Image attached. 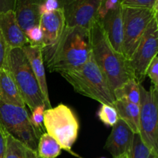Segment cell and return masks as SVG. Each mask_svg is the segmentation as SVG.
Listing matches in <instances>:
<instances>
[{"label": "cell", "mask_w": 158, "mask_h": 158, "mask_svg": "<svg viewBox=\"0 0 158 158\" xmlns=\"http://www.w3.org/2000/svg\"><path fill=\"white\" fill-rule=\"evenodd\" d=\"M91 53L89 29L66 26L55 45L42 49L44 64L50 72L64 73L83 66Z\"/></svg>", "instance_id": "cell-1"}, {"label": "cell", "mask_w": 158, "mask_h": 158, "mask_svg": "<svg viewBox=\"0 0 158 158\" xmlns=\"http://www.w3.org/2000/svg\"><path fill=\"white\" fill-rule=\"evenodd\" d=\"M89 32L94 60L106 76L114 93L128 80L134 78L129 60L112 47L99 17L92 22Z\"/></svg>", "instance_id": "cell-2"}, {"label": "cell", "mask_w": 158, "mask_h": 158, "mask_svg": "<svg viewBox=\"0 0 158 158\" xmlns=\"http://www.w3.org/2000/svg\"><path fill=\"white\" fill-rule=\"evenodd\" d=\"M61 76L78 94L101 104L114 105L116 100L114 93L106 76L96 63L92 52L83 66Z\"/></svg>", "instance_id": "cell-3"}, {"label": "cell", "mask_w": 158, "mask_h": 158, "mask_svg": "<svg viewBox=\"0 0 158 158\" xmlns=\"http://www.w3.org/2000/svg\"><path fill=\"white\" fill-rule=\"evenodd\" d=\"M5 67L12 74L25 104L31 111L40 105L46 106L36 77L22 48L9 49Z\"/></svg>", "instance_id": "cell-4"}, {"label": "cell", "mask_w": 158, "mask_h": 158, "mask_svg": "<svg viewBox=\"0 0 158 158\" xmlns=\"http://www.w3.org/2000/svg\"><path fill=\"white\" fill-rule=\"evenodd\" d=\"M43 124L46 133L56 140L62 150L80 157L72 151V147L78 137L80 125L77 116L69 106L60 103L55 107L46 109Z\"/></svg>", "instance_id": "cell-5"}, {"label": "cell", "mask_w": 158, "mask_h": 158, "mask_svg": "<svg viewBox=\"0 0 158 158\" xmlns=\"http://www.w3.org/2000/svg\"><path fill=\"white\" fill-rule=\"evenodd\" d=\"M0 124L14 138L32 151H37L40 134L31 123L26 106H15L0 100Z\"/></svg>", "instance_id": "cell-6"}, {"label": "cell", "mask_w": 158, "mask_h": 158, "mask_svg": "<svg viewBox=\"0 0 158 158\" xmlns=\"http://www.w3.org/2000/svg\"><path fill=\"white\" fill-rule=\"evenodd\" d=\"M158 9L122 6L123 18V55L127 60L140 43L148 26L155 17Z\"/></svg>", "instance_id": "cell-7"}, {"label": "cell", "mask_w": 158, "mask_h": 158, "mask_svg": "<svg viewBox=\"0 0 158 158\" xmlns=\"http://www.w3.org/2000/svg\"><path fill=\"white\" fill-rule=\"evenodd\" d=\"M140 100V135L145 145L158 156V89L151 86L147 90L139 86Z\"/></svg>", "instance_id": "cell-8"}, {"label": "cell", "mask_w": 158, "mask_h": 158, "mask_svg": "<svg viewBox=\"0 0 158 158\" xmlns=\"http://www.w3.org/2000/svg\"><path fill=\"white\" fill-rule=\"evenodd\" d=\"M157 17L151 21L142 36L140 43L129 59L135 80L141 84L146 77V72L151 60L157 55Z\"/></svg>", "instance_id": "cell-9"}, {"label": "cell", "mask_w": 158, "mask_h": 158, "mask_svg": "<svg viewBox=\"0 0 158 158\" xmlns=\"http://www.w3.org/2000/svg\"><path fill=\"white\" fill-rule=\"evenodd\" d=\"M102 0H62V9L66 26H80L89 29L98 16Z\"/></svg>", "instance_id": "cell-10"}, {"label": "cell", "mask_w": 158, "mask_h": 158, "mask_svg": "<svg viewBox=\"0 0 158 158\" xmlns=\"http://www.w3.org/2000/svg\"><path fill=\"white\" fill-rule=\"evenodd\" d=\"M134 134L122 120L119 119L105 143L106 149L114 158H128L134 141Z\"/></svg>", "instance_id": "cell-11"}, {"label": "cell", "mask_w": 158, "mask_h": 158, "mask_svg": "<svg viewBox=\"0 0 158 158\" xmlns=\"http://www.w3.org/2000/svg\"><path fill=\"white\" fill-rule=\"evenodd\" d=\"M40 26L43 34L42 49H47L55 45L66 27L63 9H56L43 14L40 18Z\"/></svg>", "instance_id": "cell-12"}, {"label": "cell", "mask_w": 158, "mask_h": 158, "mask_svg": "<svg viewBox=\"0 0 158 158\" xmlns=\"http://www.w3.org/2000/svg\"><path fill=\"white\" fill-rule=\"evenodd\" d=\"M100 21L105 34L112 47L117 52L123 54V18L122 6L120 4L108 11Z\"/></svg>", "instance_id": "cell-13"}, {"label": "cell", "mask_w": 158, "mask_h": 158, "mask_svg": "<svg viewBox=\"0 0 158 158\" xmlns=\"http://www.w3.org/2000/svg\"><path fill=\"white\" fill-rule=\"evenodd\" d=\"M22 49L26 54L28 61L32 69V72L36 77L39 86L46 101V107H52L50 104V100H49L47 83H46V71H45V64L43 61V54H42V47L40 46L29 43L23 46Z\"/></svg>", "instance_id": "cell-14"}, {"label": "cell", "mask_w": 158, "mask_h": 158, "mask_svg": "<svg viewBox=\"0 0 158 158\" xmlns=\"http://www.w3.org/2000/svg\"><path fill=\"white\" fill-rule=\"evenodd\" d=\"M0 31L9 49L23 48L29 43L17 23L13 11L0 12Z\"/></svg>", "instance_id": "cell-15"}, {"label": "cell", "mask_w": 158, "mask_h": 158, "mask_svg": "<svg viewBox=\"0 0 158 158\" xmlns=\"http://www.w3.org/2000/svg\"><path fill=\"white\" fill-rule=\"evenodd\" d=\"M40 4L41 0H15L13 12L19 26L24 32L40 25Z\"/></svg>", "instance_id": "cell-16"}, {"label": "cell", "mask_w": 158, "mask_h": 158, "mask_svg": "<svg viewBox=\"0 0 158 158\" xmlns=\"http://www.w3.org/2000/svg\"><path fill=\"white\" fill-rule=\"evenodd\" d=\"M0 100L18 106H26L12 74L6 67L0 69Z\"/></svg>", "instance_id": "cell-17"}, {"label": "cell", "mask_w": 158, "mask_h": 158, "mask_svg": "<svg viewBox=\"0 0 158 158\" xmlns=\"http://www.w3.org/2000/svg\"><path fill=\"white\" fill-rule=\"evenodd\" d=\"M117 110L119 119L123 120L134 132V134L140 133V107L138 105L124 100H116L113 105Z\"/></svg>", "instance_id": "cell-18"}, {"label": "cell", "mask_w": 158, "mask_h": 158, "mask_svg": "<svg viewBox=\"0 0 158 158\" xmlns=\"http://www.w3.org/2000/svg\"><path fill=\"white\" fill-rule=\"evenodd\" d=\"M6 147L5 158H39L37 152L14 138L6 131Z\"/></svg>", "instance_id": "cell-19"}, {"label": "cell", "mask_w": 158, "mask_h": 158, "mask_svg": "<svg viewBox=\"0 0 158 158\" xmlns=\"http://www.w3.org/2000/svg\"><path fill=\"white\" fill-rule=\"evenodd\" d=\"M62 148L56 140L47 133L40 137L37 145L39 158H56L61 154Z\"/></svg>", "instance_id": "cell-20"}, {"label": "cell", "mask_w": 158, "mask_h": 158, "mask_svg": "<svg viewBox=\"0 0 158 158\" xmlns=\"http://www.w3.org/2000/svg\"><path fill=\"white\" fill-rule=\"evenodd\" d=\"M140 84L134 78L129 80L114 92L116 100L124 99L139 106L140 100Z\"/></svg>", "instance_id": "cell-21"}, {"label": "cell", "mask_w": 158, "mask_h": 158, "mask_svg": "<svg viewBox=\"0 0 158 158\" xmlns=\"http://www.w3.org/2000/svg\"><path fill=\"white\" fill-rule=\"evenodd\" d=\"M128 158H158V156L143 143L139 134H134L132 148Z\"/></svg>", "instance_id": "cell-22"}, {"label": "cell", "mask_w": 158, "mask_h": 158, "mask_svg": "<svg viewBox=\"0 0 158 158\" xmlns=\"http://www.w3.org/2000/svg\"><path fill=\"white\" fill-rule=\"evenodd\" d=\"M99 119L106 126L114 127L118 121L119 117L117 110L113 106L107 104H101L97 113Z\"/></svg>", "instance_id": "cell-23"}, {"label": "cell", "mask_w": 158, "mask_h": 158, "mask_svg": "<svg viewBox=\"0 0 158 158\" xmlns=\"http://www.w3.org/2000/svg\"><path fill=\"white\" fill-rule=\"evenodd\" d=\"M121 6L158 9V0H120Z\"/></svg>", "instance_id": "cell-24"}, {"label": "cell", "mask_w": 158, "mask_h": 158, "mask_svg": "<svg viewBox=\"0 0 158 158\" xmlns=\"http://www.w3.org/2000/svg\"><path fill=\"white\" fill-rule=\"evenodd\" d=\"M46 105H40L36 106L33 110L32 111V114L29 116V120L33 127L40 134V127L43 124V115L44 111L46 110Z\"/></svg>", "instance_id": "cell-25"}, {"label": "cell", "mask_w": 158, "mask_h": 158, "mask_svg": "<svg viewBox=\"0 0 158 158\" xmlns=\"http://www.w3.org/2000/svg\"><path fill=\"white\" fill-rule=\"evenodd\" d=\"M25 34H26V36L27 37L30 44L37 45V46H40L42 47L43 34L40 25L30 28L26 32H25Z\"/></svg>", "instance_id": "cell-26"}, {"label": "cell", "mask_w": 158, "mask_h": 158, "mask_svg": "<svg viewBox=\"0 0 158 158\" xmlns=\"http://www.w3.org/2000/svg\"><path fill=\"white\" fill-rule=\"evenodd\" d=\"M146 76L151 80L152 86L158 89V56L157 55L151 60L147 69Z\"/></svg>", "instance_id": "cell-27"}, {"label": "cell", "mask_w": 158, "mask_h": 158, "mask_svg": "<svg viewBox=\"0 0 158 158\" xmlns=\"http://www.w3.org/2000/svg\"><path fill=\"white\" fill-rule=\"evenodd\" d=\"M60 9H62V0H41L40 8L41 15Z\"/></svg>", "instance_id": "cell-28"}, {"label": "cell", "mask_w": 158, "mask_h": 158, "mask_svg": "<svg viewBox=\"0 0 158 158\" xmlns=\"http://www.w3.org/2000/svg\"><path fill=\"white\" fill-rule=\"evenodd\" d=\"M9 49V46L0 31V69L5 67Z\"/></svg>", "instance_id": "cell-29"}, {"label": "cell", "mask_w": 158, "mask_h": 158, "mask_svg": "<svg viewBox=\"0 0 158 158\" xmlns=\"http://www.w3.org/2000/svg\"><path fill=\"white\" fill-rule=\"evenodd\" d=\"M6 131L0 124V158H5V155H6Z\"/></svg>", "instance_id": "cell-30"}, {"label": "cell", "mask_w": 158, "mask_h": 158, "mask_svg": "<svg viewBox=\"0 0 158 158\" xmlns=\"http://www.w3.org/2000/svg\"><path fill=\"white\" fill-rule=\"evenodd\" d=\"M15 0H0V12L14 11Z\"/></svg>", "instance_id": "cell-31"}, {"label": "cell", "mask_w": 158, "mask_h": 158, "mask_svg": "<svg viewBox=\"0 0 158 158\" xmlns=\"http://www.w3.org/2000/svg\"><path fill=\"white\" fill-rule=\"evenodd\" d=\"M100 158H106V157H100Z\"/></svg>", "instance_id": "cell-32"}]
</instances>
